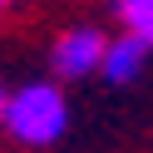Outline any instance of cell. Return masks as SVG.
Returning <instances> with one entry per match:
<instances>
[{
    "label": "cell",
    "instance_id": "1",
    "mask_svg": "<svg viewBox=\"0 0 153 153\" xmlns=\"http://www.w3.org/2000/svg\"><path fill=\"white\" fill-rule=\"evenodd\" d=\"M5 138L20 148H50L69 133V94L64 79H30L20 89L5 94V114H0Z\"/></svg>",
    "mask_w": 153,
    "mask_h": 153
},
{
    "label": "cell",
    "instance_id": "2",
    "mask_svg": "<svg viewBox=\"0 0 153 153\" xmlns=\"http://www.w3.org/2000/svg\"><path fill=\"white\" fill-rule=\"evenodd\" d=\"M104 50H109V35L104 30H94V25H69V30L50 45V69H54V79H64V84L69 79H89V74H99Z\"/></svg>",
    "mask_w": 153,
    "mask_h": 153
},
{
    "label": "cell",
    "instance_id": "3",
    "mask_svg": "<svg viewBox=\"0 0 153 153\" xmlns=\"http://www.w3.org/2000/svg\"><path fill=\"white\" fill-rule=\"evenodd\" d=\"M148 45L138 40V35H128V30H119V35H109V50H104V64H99V74L109 84H133L143 74V64H148Z\"/></svg>",
    "mask_w": 153,
    "mask_h": 153
},
{
    "label": "cell",
    "instance_id": "4",
    "mask_svg": "<svg viewBox=\"0 0 153 153\" xmlns=\"http://www.w3.org/2000/svg\"><path fill=\"white\" fill-rule=\"evenodd\" d=\"M114 20H119V30L138 35L153 50V0H114Z\"/></svg>",
    "mask_w": 153,
    "mask_h": 153
},
{
    "label": "cell",
    "instance_id": "5",
    "mask_svg": "<svg viewBox=\"0 0 153 153\" xmlns=\"http://www.w3.org/2000/svg\"><path fill=\"white\" fill-rule=\"evenodd\" d=\"M10 5H15V0H0V10H10Z\"/></svg>",
    "mask_w": 153,
    "mask_h": 153
},
{
    "label": "cell",
    "instance_id": "6",
    "mask_svg": "<svg viewBox=\"0 0 153 153\" xmlns=\"http://www.w3.org/2000/svg\"><path fill=\"white\" fill-rule=\"evenodd\" d=\"M0 114H5V89H0Z\"/></svg>",
    "mask_w": 153,
    "mask_h": 153
}]
</instances>
